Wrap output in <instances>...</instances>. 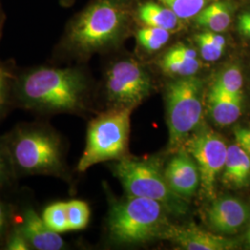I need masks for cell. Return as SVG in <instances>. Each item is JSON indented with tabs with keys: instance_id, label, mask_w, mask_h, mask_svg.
Wrapping results in <instances>:
<instances>
[{
	"instance_id": "1",
	"label": "cell",
	"mask_w": 250,
	"mask_h": 250,
	"mask_svg": "<svg viewBox=\"0 0 250 250\" xmlns=\"http://www.w3.org/2000/svg\"><path fill=\"white\" fill-rule=\"evenodd\" d=\"M87 88L80 69L43 65L15 75L12 99L20 107L43 114L73 112L83 107Z\"/></svg>"
},
{
	"instance_id": "2",
	"label": "cell",
	"mask_w": 250,
	"mask_h": 250,
	"mask_svg": "<svg viewBox=\"0 0 250 250\" xmlns=\"http://www.w3.org/2000/svg\"><path fill=\"white\" fill-rule=\"evenodd\" d=\"M125 0H93L68 22L58 45L60 53L85 59L118 45L131 23Z\"/></svg>"
},
{
	"instance_id": "3",
	"label": "cell",
	"mask_w": 250,
	"mask_h": 250,
	"mask_svg": "<svg viewBox=\"0 0 250 250\" xmlns=\"http://www.w3.org/2000/svg\"><path fill=\"white\" fill-rule=\"evenodd\" d=\"M4 140L17 175L64 177L62 141L51 127L41 124L21 125Z\"/></svg>"
},
{
	"instance_id": "4",
	"label": "cell",
	"mask_w": 250,
	"mask_h": 250,
	"mask_svg": "<svg viewBox=\"0 0 250 250\" xmlns=\"http://www.w3.org/2000/svg\"><path fill=\"white\" fill-rule=\"evenodd\" d=\"M169 213L160 202L128 196L111 201L107 229L109 237L118 244H136L161 238L170 223Z\"/></svg>"
},
{
	"instance_id": "5",
	"label": "cell",
	"mask_w": 250,
	"mask_h": 250,
	"mask_svg": "<svg viewBox=\"0 0 250 250\" xmlns=\"http://www.w3.org/2000/svg\"><path fill=\"white\" fill-rule=\"evenodd\" d=\"M134 107H113L94 118L88 125L84 150L77 170L84 172L104 161L124 158L128 147Z\"/></svg>"
},
{
	"instance_id": "6",
	"label": "cell",
	"mask_w": 250,
	"mask_h": 250,
	"mask_svg": "<svg viewBox=\"0 0 250 250\" xmlns=\"http://www.w3.org/2000/svg\"><path fill=\"white\" fill-rule=\"evenodd\" d=\"M112 172L128 196L158 201L170 214L188 212L187 200L171 190L158 161L122 158L113 165Z\"/></svg>"
},
{
	"instance_id": "7",
	"label": "cell",
	"mask_w": 250,
	"mask_h": 250,
	"mask_svg": "<svg viewBox=\"0 0 250 250\" xmlns=\"http://www.w3.org/2000/svg\"><path fill=\"white\" fill-rule=\"evenodd\" d=\"M203 82L193 76L170 82L166 90L170 149L180 148L199 126L203 112Z\"/></svg>"
},
{
	"instance_id": "8",
	"label": "cell",
	"mask_w": 250,
	"mask_h": 250,
	"mask_svg": "<svg viewBox=\"0 0 250 250\" xmlns=\"http://www.w3.org/2000/svg\"><path fill=\"white\" fill-rule=\"evenodd\" d=\"M183 146L197 163L203 197L213 198L215 184L224 170L228 146L220 134L204 127L197 128Z\"/></svg>"
},
{
	"instance_id": "9",
	"label": "cell",
	"mask_w": 250,
	"mask_h": 250,
	"mask_svg": "<svg viewBox=\"0 0 250 250\" xmlns=\"http://www.w3.org/2000/svg\"><path fill=\"white\" fill-rule=\"evenodd\" d=\"M105 94L114 107H135L152 89L150 76L143 67L131 60L108 66L105 73Z\"/></svg>"
},
{
	"instance_id": "10",
	"label": "cell",
	"mask_w": 250,
	"mask_h": 250,
	"mask_svg": "<svg viewBox=\"0 0 250 250\" xmlns=\"http://www.w3.org/2000/svg\"><path fill=\"white\" fill-rule=\"evenodd\" d=\"M250 208L241 199L223 197L213 201L206 211L210 228L219 233L233 234L240 231L250 218Z\"/></svg>"
},
{
	"instance_id": "11",
	"label": "cell",
	"mask_w": 250,
	"mask_h": 250,
	"mask_svg": "<svg viewBox=\"0 0 250 250\" xmlns=\"http://www.w3.org/2000/svg\"><path fill=\"white\" fill-rule=\"evenodd\" d=\"M161 238L173 242L187 250H227L235 247L232 240L193 224L184 226L170 224Z\"/></svg>"
},
{
	"instance_id": "12",
	"label": "cell",
	"mask_w": 250,
	"mask_h": 250,
	"mask_svg": "<svg viewBox=\"0 0 250 250\" xmlns=\"http://www.w3.org/2000/svg\"><path fill=\"white\" fill-rule=\"evenodd\" d=\"M164 175L171 190L186 200L193 197L200 186L197 163L186 149H180L170 160Z\"/></svg>"
},
{
	"instance_id": "13",
	"label": "cell",
	"mask_w": 250,
	"mask_h": 250,
	"mask_svg": "<svg viewBox=\"0 0 250 250\" xmlns=\"http://www.w3.org/2000/svg\"><path fill=\"white\" fill-rule=\"evenodd\" d=\"M19 230L29 242L32 250H61L65 243L61 233L54 232L45 224L42 216L33 208H27L22 213Z\"/></svg>"
},
{
	"instance_id": "14",
	"label": "cell",
	"mask_w": 250,
	"mask_h": 250,
	"mask_svg": "<svg viewBox=\"0 0 250 250\" xmlns=\"http://www.w3.org/2000/svg\"><path fill=\"white\" fill-rule=\"evenodd\" d=\"M222 183L227 188L240 189L250 186V158L235 144L228 146Z\"/></svg>"
},
{
	"instance_id": "15",
	"label": "cell",
	"mask_w": 250,
	"mask_h": 250,
	"mask_svg": "<svg viewBox=\"0 0 250 250\" xmlns=\"http://www.w3.org/2000/svg\"><path fill=\"white\" fill-rule=\"evenodd\" d=\"M242 96H232L211 87L208 101L215 124L228 126L235 123L242 113Z\"/></svg>"
},
{
	"instance_id": "16",
	"label": "cell",
	"mask_w": 250,
	"mask_h": 250,
	"mask_svg": "<svg viewBox=\"0 0 250 250\" xmlns=\"http://www.w3.org/2000/svg\"><path fill=\"white\" fill-rule=\"evenodd\" d=\"M138 16L146 26L158 27L169 32L180 27L181 19L163 4L146 2L139 7Z\"/></svg>"
},
{
	"instance_id": "17",
	"label": "cell",
	"mask_w": 250,
	"mask_h": 250,
	"mask_svg": "<svg viewBox=\"0 0 250 250\" xmlns=\"http://www.w3.org/2000/svg\"><path fill=\"white\" fill-rule=\"evenodd\" d=\"M195 18L199 26L214 33L226 31L231 23V13L228 6L220 1L208 4Z\"/></svg>"
},
{
	"instance_id": "18",
	"label": "cell",
	"mask_w": 250,
	"mask_h": 250,
	"mask_svg": "<svg viewBox=\"0 0 250 250\" xmlns=\"http://www.w3.org/2000/svg\"><path fill=\"white\" fill-rule=\"evenodd\" d=\"M161 67L166 73L180 77H188L193 76L198 72L200 63L197 59L188 60L168 51L161 59Z\"/></svg>"
},
{
	"instance_id": "19",
	"label": "cell",
	"mask_w": 250,
	"mask_h": 250,
	"mask_svg": "<svg viewBox=\"0 0 250 250\" xmlns=\"http://www.w3.org/2000/svg\"><path fill=\"white\" fill-rule=\"evenodd\" d=\"M42 218L45 224L54 232H69L66 201H58L47 206L43 211Z\"/></svg>"
},
{
	"instance_id": "20",
	"label": "cell",
	"mask_w": 250,
	"mask_h": 250,
	"mask_svg": "<svg viewBox=\"0 0 250 250\" xmlns=\"http://www.w3.org/2000/svg\"><path fill=\"white\" fill-rule=\"evenodd\" d=\"M243 75L236 66H231L220 73L212 88L232 96H242Z\"/></svg>"
},
{
	"instance_id": "21",
	"label": "cell",
	"mask_w": 250,
	"mask_h": 250,
	"mask_svg": "<svg viewBox=\"0 0 250 250\" xmlns=\"http://www.w3.org/2000/svg\"><path fill=\"white\" fill-rule=\"evenodd\" d=\"M181 20L194 18L213 0H159Z\"/></svg>"
},
{
	"instance_id": "22",
	"label": "cell",
	"mask_w": 250,
	"mask_h": 250,
	"mask_svg": "<svg viewBox=\"0 0 250 250\" xmlns=\"http://www.w3.org/2000/svg\"><path fill=\"white\" fill-rule=\"evenodd\" d=\"M69 231L84 229L90 220V208L85 201L72 199L66 202Z\"/></svg>"
},
{
	"instance_id": "23",
	"label": "cell",
	"mask_w": 250,
	"mask_h": 250,
	"mask_svg": "<svg viewBox=\"0 0 250 250\" xmlns=\"http://www.w3.org/2000/svg\"><path fill=\"white\" fill-rule=\"evenodd\" d=\"M137 39L146 50L157 51L167 44L170 32L158 27L146 26L138 31Z\"/></svg>"
},
{
	"instance_id": "24",
	"label": "cell",
	"mask_w": 250,
	"mask_h": 250,
	"mask_svg": "<svg viewBox=\"0 0 250 250\" xmlns=\"http://www.w3.org/2000/svg\"><path fill=\"white\" fill-rule=\"evenodd\" d=\"M15 75L9 66L0 62V115L5 111L9 100L12 99V86Z\"/></svg>"
},
{
	"instance_id": "25",
	"label": "cell",
	"mask_w": 250,
	"mask_h": 250,
	"mask_svg": "<svg viewBox=\"0 0 250 250\" xmlns=\"http://www.w3.org/2000/svg\"><path fill=\"white\" fill-rule=\"evenodd\" d=\"M17 174L12 165L4 138H0V188L9 186Z\"/></svg>"
},
{
	"instance_id": "26",
	"label": "cell",
	"mask_w": 250,
	"mask_h": 250,
	"mask_svg": "<svg viewBox=\"0 0 250 250\" xmlns=\"http://www.w3.org/2000/svg\"><path fill=\"white\" fill-rule=\"evenodd\" d=\"M197 46L201 57L206 62H216L218 61L224 53L225 47L220 46L209 40L204 33H201L196 36Z\"/></svg>"
},
{
	"instance_id": "27",
	"label": "cell",
	"mask_w": 250,
	"mask_h": 250,
	"mask_svg": "<svg viewBox=\"0 0 250 250\" xmlns=\"http://www.w3.org/2000/svg\"><path fill=\"white\" fill-rule=\"evenodd\" d=\"M5 250H32V248L24 235L19 230L18 227H15L9 232L5 241Z\"/></svg>"
},
{
	"instance_id": "28",
	"label": "cell",
	"mask_w": 250,
	"mask_h": 250,
	"mask_svg": "<svg viewBox=\"0 0 250 250\" xmlns=\"http://www.w3.org/2000/svg\"><path fill=\"white\" fill-rule=\"evenodd\" d=\"M10 209L5 202L0 200V243L6 241L10 232Z\"/></svg>"
},
{
	"instance_id": "29",
	"label": "cell",
	"mask_w": 250,
	"mask_h": 250,
	"mask_svg": "<svg viewBox=\"0 0 250 250\" xmlns=\"http://www.w3.org/2000/svg\"><path fill=\"white\" fill-rule=\"evenodd\" d=\"M234 137L236 144L250 158V129L237 127L234 129Z\"/></svg>"
},
{
	"instance_id": "30",
	"label": "cell",
	"mask_w": 250,
	"mask_h": 250,
	"mask_svg": "<svg viewBox=\"0 0 250 250\" xmlns=\"http://www.w3.org/2000/svg\"><path fill=\"white\" fill-rule=\"evenodd\" d=\"M169 51L174 55H177L188 60H197V51L191 47H188L187 45H175L171 47Z\"/></svg>"
},
{
	"instance_id": "31",
	"label": "cell",
	"mask_w": 250,
	"mask_h": 250,
	"mask_svg": "<svg viewBox=\"0 0 250 250\" xmlns=\"http://www.w3.org/2000/svg\"><path fill=\"white\" fill-rule=\"evenodd\" d=\"M238 28L243 35L250 38V12H243L238 18Z\"/></svg>"
},
{
	"instance_id": "32",
	"label": "cell",
	"mask_w": 250,
	"mask_h": 250,
	"mask_svg": "<svg viewBox=\"0 0 250 250\" xmlns=\"http://www.w3.org/2000/svg\"><path fill=\"white\" fill-rule=\"evenodd\" d=\"M4 21H5V14H4L3 9H2V8H1V5H0V38H1V36H2V31H3Z\"/></svg>"
},
{
	"instance_id": "33",
	"label": "cell",
	"mask_w": 250,
	"mask_h": 250,
	"mask_svg": "<svg viewBox=\"0 0 250 250\" xmlns=\"http://www.w3.org/2000/svg\"><path fill=\"white\" fill-rule=\"evenodd\" d=\"M76 0H59L60 5L63 8H69L71 7L72 4L75 2Z\"/></svg>"
},
{
	"instance_id": "34",
	"label": "cell",
	"mask_w": 250,
	"mask_h": 250,
	"mask_svg": "<svg viewBox=\"0 0 250 250\" xmlns=\"http://www.w3.org/2000/svg\"><path fill=\"white\" fill-rule=\"evenodd\" d=\"M247 241H248V244L250 246V228H249V231H248V233H247Z\"/></svg>"
}]
</instances>
